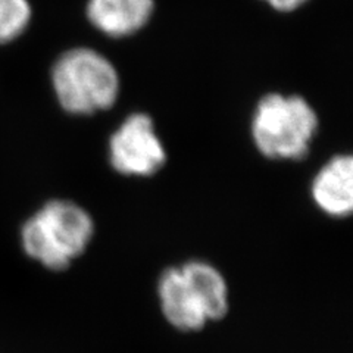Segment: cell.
I'll return each instance as SVG.
<instances>
[{
	"mask_svg": "<svg viewBox=\"0 0 353 353\" xmlns=\"http://www.w3.org/2000/svg\"><path fill=\"white\" fill-rule=\"evenodd\" d=\"M93 233V219L81 206L52 201L22 225L21 241L30 258L61 271L85 250Z\"/></svg>",
	"mask_w": 353,
	"mask_h": 353,
	"instance_id": "6da1fadb",
	"label": "cell"
},
{
	"mask_svg": "<svg viewBox=\"0 0 353 353\" xmlns=\"http://www.w3.org/2000/svg\"><path fill=\"white\" fill-rule=\"evenodd\" d=\"M52 84L61 106L75 115H90L112 106L119 93L115 66L88 48L65 52L53 65Z\"/></svg>",
	"mask_w": 353,
	"mask_h": 353,
	"instance_id": "7a4b0ae2",
	"label": "cell"
},
{
	"mask_svg": "<svg viewBox=\"0 0 353 353\" xmlns=\"http://www.w3.org/2000/svg\"><path fill=\"white\" fill-rule=\"evenodd\" d=\"M318 128V117L299 96L268 94L252 119L256 148L272 159H299L307 153Z\"/></svg>",
	"mask_w": 353,
	"mask_h": 353,
	"instance_id": "3957f363",
	"label": "cell"
},
{
	"mask_svg": "<svg viewBox=\"0 0 353 353\" xmlns=\"http://www.w3.org/2000/svg\"><path fill=\"white\" fill-rule=\"evenodd\" d=\"M109 159L124 175L146 176L162 167L167 153L148 115L132 114L121 124L110 137Z\"/></svg>",
	"mask_w": 353,
	"mask_h": 353,
	"instance_id": "277c9868",
	"label": "cell"
},
{
	"mask_svg": "<svg viewBox=\"0 0 353 353\" xmlns=\"http://www.w3.org/2000/svg\"><path fill=\"white\" fill-rule=\"evenodd\" d=\"M158 293L165 319L176 330L197 331L208 323L203 307L181 268H170L162 274Z\"/></svg>",
	"mask_w": 353,
	"mask_h": 353,
	"instance_id": "5b68a950",
	"label": "cell"
},
{
	"mask_svg": "<svg viewBox=\"0 0 353 353\" xmlns=\"http://www.w3.org/2000/svg\"><path fill=\"white\" fill-rule=\"evenodd\" d=\"M154 0H88L87 17L93 27L110 37H127L145 27Z\"/></svg>",
	"mask_w": 353,
	"mask_h": 353,
	"instance_id": "8992f818",
	"label": "cell"
},
{
	"mask_svg": "<svg viewBox=\"0 0 353 353\" xmlns=\"http://www.w3.org/2000/svg\"><path fill=\"white\" fill-rule=\"evenodd\" d=\"M312 197L318 208L331 216H346L353 209V161L339 154L325 163L312 183Z\"/></svg>",
	"mask_w": 353,
	"mask_h": 353,
	"instance_id": "52a82bcc",
	"label": "cell"
},
{
	"mask_svg": "<svg viewBox=\"0 0 353 353\" xmlns=\"http://www.w3.org/2000/svg\"><path fill=\"white\" fill-rule=\"evenodd\" d=\"M201 302L208 321L224 318L228 311V289L223 275L212 265L193 261L180 267Z\"/></svg>",
	"mask_w": 353,
	"mask_h": 353,
	"instance_id": "ba28073f",
	"label": "cell"
},
{
	"mask_svg": "<svg viewBox=\"0 0 353 353\" xmlns=\"http://www.w3.org/2000/svg\"><path fill=\"white\" fill-rule=\"evenodd\" d=\"M31 17L32 9L28 0H0V44L24 34Z\"/></svg>",
	"mask_w": 353,
	"mask_h": 353,
	"instance_id": "9c48e42d",
	"label": "cell"
},
{
	"mask_svg": "<svg viewBox=\"0 0 353 353\" xmlns=\"http://www.w3.org/2000/svg\"><path fill=\"white\" fill-rule=\"evenodd\" d=\"M263 2H267L280 12H292V10L305 5L307 0H263Z\"/></svg>",
	"mask_w": 353,
	"mask_h": 353,
	"instance_id": "30bf717a",
	"label": "cell"
}]
</instances>
